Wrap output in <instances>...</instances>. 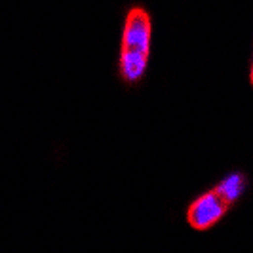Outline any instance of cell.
Wrapping results in <instances>:
<instances>
[{"instance_id":"4","label":"cell","mask_w":253,"mask_h":253,"mask_svg":"<svg viewBox=\"0 0 253 253\" xmlns=\"http://www.w3.org/2000/svg\"><path fill=\"white\" fill-rule=\"evenodd\" d=\"M252 84H253V65H252Z\"/></svg>"},{"instance_id":"1","label":"cell","mask_w":253,"mask_h":253,"mask_svg":"<svg viewBox=\"0 0 253 253\" xmlns=\"http://www.w3.org/2000/svg\"><path fill=\"white\" fill-rule=\"evenodd\" d=\"M151 51V19L145 10L133 8L127 13L122 50H120V73L127 82H137L145 75Z\"/></svg>"},{"instance_id":"3","label":"cell","mask_w":253,"mask_h":253,"mask_svg":"<svg viewBox=\"0 0 253 253\" xmlns=\"http://www.w3.org/2000/svg\"><path fill=\"white\" fill-rule=\"evenodd\" d=\"M225 198H227L230 204H234L242 194H244V189H246V177L240 175V173H232L225 177L219 185L215 187Z\"/></svg>"},{"instance_id":"2","label":"cell","mask_w":253,"mask_h":253,"mask_svg":"<svg viewBox=\"0 0 253 253\" xmlns=\"http://www.w3.org/2000/svg\"><path fill=\"white\" fill-rule=\"evenodd\" d=\"M232 204L219 192L217 189L206 192L202 196H198L194 202L190 204L187 219H189L190 227L196 230H208L215 223H219L225 213L230 210Z\"/></svg>"}]
</instances>
